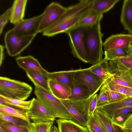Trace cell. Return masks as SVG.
<instances>
[{
	"mask_svg": "<svg viewBox=\"0 0 132 132\" xmlns=\"http://www.w3.org/2000/svg\"><path fill=\"white\" fill-rule=\"evenodd\" d=\"M93 0H81L67 8L65 12L54 25L42 32L44 36L52 37L65 33L75 26L91 10Z\"/></svg>",
	"mask_w": 132,
	"mask_h": 132,
	"instance_id": "cell-1",
	"label": "cell"
},
{
	"mask_svg": "<svg viewBox=\"0 0 132 132\" xmlns=\"http://www.w3.org/2000/svg\"><path fill=\"white\" fill-rule=\"evenodd\" d=\"M101 21L86 26L84 39L86 51L90 64L94 65L103 59L102 37L104 35L101 32Z\"/></svg>",
	"mask_w": 132,
	"mask_h": 132,
	"instance_id": "cell-2",
	"label": "cell"
},
{
	"mask_svg": "<svg viewBox=\"0 0 132 132\" xmlns=\"http://www.w3.org/2000/svg\"><path fill=\"white\" fill-rule=\"evenodd\" d=\"M34 93L38 101L55 119L71 120L68 110L60 100L55 97L50 91L35 85Z\"/></svg>",
	"mask_w": 132,
	"mask_h": 132,
	"instance_id": "cell-3",
	"label": "cell"
},
{
	"mask_svg": "<svg viewBox=\"0 0 132 132\" xmlns=\"http://www.w3.org/2000/svg\"><path fill=\"white\" fill-rule=\"evenodd\" d=\"M32 90L31 86L19 81L1 76L0 95L25 101L30 96Z\"/></svg>",
	"mask_w": 132,
	"mask_h": 132,
	"instance_id": "cell-4",
	"label": "cell"
},
{
	"mask_svg": "<svg viewBox=\"0 0 132 132\" xmlns=\"http://www.w3.org/2000/svg\"><path fill=\"white\" fill-rule=\"evenodd\" d=\"M86 27L75 26L67 31L65 33L69 37L71 52L73 56L84 62L89 63L84 39Z\"/></svg>",
	"mask_w": 132,
	"mask_h": 132,
	"instance_id": "cell-5",
	"label": "cell"
},
{
	"mask_svg": "<svg viewBox=\"0 0 132 132\" xmlns=\"http://www.w3.org/2000/svg\"><path fill=\"white\" fill-rule=\"evenodd\" d=\"M36 36L19 37L15 34L12 29L7 31L4 41L9 55L14 57L20 54L29 45Z\"/></svg>",
	"mask_w": 132,
	"mask_h": 132,
	"instance_id": "cell-6",
	"label": "cell"
},
{
	"mask_svg": "<svg viewBox=\"0 0 132 132\" xmlns=\"http://www.w3.org/2000/svg\"><path fill=\"white\" fill-rule=\"evenodd\" d=\"M106 80L92 72L89 68L77 69L75 77V84H82L89 89L90 96L96 94Z\"/></svg>",
	"mask_w": 132,
	"mask_h": 132,
	"instance_id": "cell-7",
	"label": "cell"
},
{
	"mask_svg": "<svg viewBox=\"0 0 132 132\" xmlns=\"http://www.w3.org/2000/svg\"><path fill=\"white\" fill-rule=\"evenodd\" d=\"M67 10V7L57 3L53 2L50 3L43 13V15L39 27L38 33L43 32L54 25Z\"/></svg>",
	"mask_w": 132,
	"mask_h": 132,
	"instance_id": "cell-8",
	"label": "cell"
},
{
	"mask_svg": "<svg viewBox=\"0 0 132 132\" xmlns=\"http://www.w3.org/2000/svg\"><path fill=\"white\" fill-rule=\"evenodd\" d=\"M43 13L30 18L23 19L12 29L15 34L19 37L36 35L38 33L39 24Z\"/></svg>",
	"mask_w": 132,
	"mask_h": 132,
	"instance_id": "cell-9",
	"label": "cell"
},
{
	"mask_svg": "<svg viewBox=\"0 0 132 132\" xmlns=\"http://www.w3.org/2000/svg\"><path fill=\"white\" fill-rule=\"evenodd\" d=\"M110 71L113 76L110 79L114 83L132 88V77L129 69L114 61L108 62Z\"/></svg>",
	"mask_w": 132,
	"mask_h": 132,
	"instance_id": "cell-10",
	"label": "cell"
},
{
	"mask_svg": "<svg viewBox=\"0 0 132 132\" xmlns=\"http://www.w3.org/2000/svg\"><path fill=\"white\" fill-rule=\"evenodd\" d=\"M32 100L31 107L27 111L30 119L33 122L54 121L55 119L36 98H33Z\"/></svg>",
	"mask_w": 132,
	"mask_h": 132,
	"instance_id": "cell-11",
	"label": "cell"
},
{
	"mask_svg": "<svg viewBox=\"0 0 132 132\" xmlns=\"http://www.w3.org/2000/svg\"><path fill=\"white\" fill-rule=\"evenodd\" d=\"M132 42V34H118L113 35L103 43L105 51L130 46Z\"/></svg>",
	"mask_w": 132,
	"mask_h": 132,
	"instance_id": "cell-12",
	"label": "cell"
},
{
	"mask_svg": "<svg viewBox=\"0 0 132 132\" xmlns=\"http://www.w3.org/2000/svg\"><path fill=\"white\" fill-rule=\"evenodd\" d=\"M15 60L19 67L25 71L31 70L48 76L49 72L42 67L37 59L30 55L17 57Z\"/></svg>",
	"mask_w": 132,
	"mask_h": 132,
	"instance_id": "cell-13",
	"label": "cell"
},
{
	"mask_svg": "<svg viewBox=\"0 0 132 132\" xmlns=\"http://www.w3.org/2000/svg\"><path fill=\"white\" fill-rule=\"evenodd\" d=\"M76 70L49 72V79L55 80L63 84L72 90L75 84L74 80Z\"/></svg>",
	"mask_w": 132,
	"mask_h": 132,
	"instance_id": "cell-14",
	"label": "cell"
},
{
	"mask_svg": "<svg viewBox=\"0 0 132 132\" xmlns=\"http://www.w3.org/2000/svg\"><path fill=\"white\" fill-rule=\"evenodd\" d=\"M60 100L69 112L71 120L81 126L86 127L89 117L81 113L71 100Z\"/></svg>",
	"mask_w": 132,
	"mask_h": 132,
	"instance_id": "cell-15",
	"label": "cell"
},
{
	"mask_svg": "<svg viewBox=\"0 0 132 132\" xmlns=\"http://www.w3.org/2000/svg\"><path fill=\"white\" fill-rule=\"evenodd\" d=\"M48 84L50 91L55 97L60 100L69 99L71 89L65 85L55 80L50 79Z\"/></svg>",
	"mask_w": 132,
	"mask_h": 132,
	"instance_id": "cell-16",
	"label": "cell"
},
{
	"mask_svg": "<svg viewBox=\"0 0 132 132\" xmlns=\"http://www.w3.org/2000/svg\"><path fill=\"white\" fill-rule=\"evenodd\" d=\"M132 106V96L128 97L120 101L107 103L96 107L104 112L111 118L114 112L116 110L124 107Z\"/></svg>",
	"mask_w": 132,
	"mask_h": 132,
	"instance_id": "cell-17",
	"label": "cell"
},
{
	"mask_svg": "<svg viewBox=\"0 0 132 132\" xmlns=\"http://www.w3.org/2000/svg\"><path fill=\"white\" fill-rule=\"evenodd\" d=\"M27 0H15L11 7L10 21L15 25L22 20Z\"/></svg>",
	"mask_w": 132,
	"mask_h": 132,
	"instance_id": "cell-18",
	"label": "cell"
},
{
	"mask_svg": "<svg viewBox=\"0 0 132 132\" xmlns=\"http://www.w3.org/2000/svg\"><path fill=\"white\" fill-rule=\"evenodd\" d=\"M120 20L125 29L132 34V0L124 1Z\"/></svg>",
	"mask_w": 132,
	"mask_h": 132,
	"instance_id": "cell-19",
	"label": "cell"
},
{
	"mask_svg": "<svg viewBox=\"0 0 132 132\" xmlns=\"http://www.w3.org/2000/svg\"><path fill=\"white\" fill-rule=\"evenodd\" d=\"M60 132H90L88 128L71 120L59 119L56 120Z\"/></svg>",
	"mask_w": 132,
	"mask_h": 132,
	"instance_id": "cell-20",
	"label": "cell"
},
{
	"mask_svg": "<svg viewBox=\"0 0 132 132\" xmlns=\"http://www.w3.org/2000/svg\"><path fill=\"white\" fill-rule=\"evenodd\" d=\"M25 71L27 76L35 86L50 91L48 84L49 79L47 76L31 70L28 69Z\"/></svg>",
	"mask_w": 132,
	"mask_h": 132,
	"instance_id": "cell-21",
	"label": "cell"
},
{
	"mask_svg": "<svg viewBox=\"0 0 132 132\" xmlns=\"http://www.w3.org/2000/svg\"><path fill=\"white\" fill-rule=\"evenodd\" d=\"M104 59L108 61L127 58L132 55L130 46L109 50L104 51Z\"/></svg>",
	"mask_w": 132,
	"mask_h": 132,
	"instance_id": "cell-22",
	"label": "cell"
},
{
	"mask_svg": "<svg viewBox=\"0 0 132 132\" xmlns=\"http://www.w3.org/2000/svg\"><path fill=\"white\" fill-rule=\"evenodd\" d=\"M88 68L93 73L105 80L113 76L109 69L108 61L104 59Z\"/></svg>",
	"mask_w": 132,
	"mask_h": 132,
	"instance_id": "cell-23",
	"label": "cell"
},
{
	"mask_svg": "<svg viewBox=\"0 0 132 132\" xmlns=\"http://www.w3.org/2000/svg\"><path fill=\"white\" fill-rule=\"evenodd\" d=\"M32 99L27 101L12 98L0 95V104L4 105L27 111L31 105Z\"/></svg>",
	"mask_w": 132,
	"mask_h": 132,
	"instance_id": "cell-24",
	"label": "cell"
},
{
	"mask_svg": "<svg viewBox=\"0 0 132 132\" xmlns=\"http://www.w3.org/2000/svg\"><path fill=\"white\" fill-rule=\"evenodd\" d=\"M120 0H93L91 10L103 14L112 8Z\"/></svg>",
	"mask_w": 132,
	"mask_h": 132,
	"instance_id": "cell-25",
	"label": "cell"
},
{
	"mask_svg": "<svg viewBox=\"0 0 132 132\" xmlns=\"http://www.w3.org/2000/svg\"><path fill=\"white\" fill-rule=\"evenodd\" d=\"M94 114L107 132H115L112 119L104 112L96 108Z\"/></svg>",
	"mask_w": 132,
	"mask_h": 132,
	"instance_id": "cell-26",
	"label": "cell"
},
{
	"mask_svg": "<svg viewBox=\"0 0 132 132\" xmlns=\"http://www.w3.org/2000/svg\"><path fill=\"white\" fill-rule=\"evenodd\" d=\"M75 84L74 87L71 90V94L69 99H81L91 97L90 91L87 87L80 84Z\"/></svg>",
	"mask_w": 132,
	"mask_h": 132,
	"instance_id": "cell-27",
	"label": "cell"
},
{
	"mask_svg": "<svg viewBox=\"0 0 132 132\" xmlns=\"http://www.w3.org/2000/svg\"><path fill=\"white\" fill-rule=\"evenodd\" d=\"M0 111L7 115L19 118L30 122L27 111L4 105L0 104Z\"/></svg>",
	"mask_w": 132,
	"mask_h": 132,
	"instance_id": "cell-28",
	"label": "cell"
},
{
	"mask_svg": "<svg viewBox=\"0 0 132 132\" xmlns=\"http://www.w3.org/2000/svg\"><path fill=\"white\" fill-rule=\"evenodd\" d=\"M103 14H100L91 10L85 15L76 26H87L93 24L101 21Z\"/></svg>",
	"mask_w": 132,
	"mask_h": 132,
	"instance_id": "cell-29",
	"label": "cell"
},
{
	"mask_svg": "<svg viewBox=\"0 0 132 132\" xmlns=\"http://www.w3.org/2000/svg\"><path fill=\"white\" fill-rule=\"evenodd\" d=\"M106 87L110 90L125 95L128 97L132 96V88L119 85L114 83L110 78L104 83Z\"/></svg>",
	"mask_w": 132,
	"mask_h": 132,
	"instance_id": "cell-30",
	"label": "cell"
},
{
	"mask_svg": "<svg viewBox=\"0 0 132 132\" xmlns=\"http://www.w3.org/2000/svg\"><path fill=\"white\" fill-rule=\"evenodd\" d=\"M0 118L1 120L16 125L26 127L31 129V122L22 119L7 115L0 111Z\"/></svg>",
	"mask_w": 132,
	"mask_h": 132,
	"instance_id": "cell-31",
	"label": "cell"
},
{
	"mask_svg": "<svg viewBox=\"0 0 132 132\" xmlns=\"http://www.w3.org/2000/svg\"><path fill=\"white\" fill-rule=\"evenodd\" d=\"M54 121L50 120L45 121L31 122L32 132H50L53 125Z\"/></svg>",
	"mask_w": 132,
	"mask_h": 132,
	"instance_id": "cell-32",
	"label": "cell"
},
{
	"mask_svg": "<svg viewBox=\"0 0 132 132\" xmlns=\"http://www.w3.org/2000/svg\"><path fill=\"white\" fill-rule=\"evenodd\" d=\"M0 126L7 132H32L29 128L16 125L1 119Z\"/></svg>",
	"mask_w": 132,
	"mask_h": 132,
	"instance_id": "cell-33",
	"label": "cell"
},
{
	"mask_svg": "<svg viewBox=\"0 0 132 132\" xmlns=\"http://www.w3.org/2000/svg\"><path fill=\"white\" fill-rule=\"evenodd\" d=\"M86 127L92 128L96 132H107L94 114L89 117Z\"/></svg>",
	"mask_w": 132,
	"mask_h": 132,
	"instance_id": "cell-34",
	"label": "cell"
},
{
	"mask_svg": "<svg viewBox=\"0 0 132 132\" xmlns=\"http://www.w3.org/2000/svg\"><path fill=\"white\" fill-rule=\"evenodd\" d=\"M103 85L104 86L108 95V102H113L119 101L128 97L120 93L110 90L106 87L104 83Z\"/></svg>",
	"mask_w": 132,
	"mask_h": 132,
	"instance_id": "cell-35",
	"label": "cell"
},
{
	"mask_svg": "<svg viewBox=\"0 0 132 132\" xmlns=\"http://www.w3.org/2000/svg\"><path fill=\"white\" fill-rule=\"evenodd\" d=\"M100 90V93L98 96L96 107L109 102L108 95L103 84Z\"/></svg>",
	"mask_w": 132,
	"mask_h": 132,
	"instance_id": "cell-36",
	"label": "cell"
},
{
	"mask_svg": "<svg viewBox=\"0 0 132 132\" xmlns=\"http://www.w3.org/2000/svg\"><path fill=\"white\" fill-rule=\"evenodd\" d=\"M132 114V106L124 107L115 111L113 113L111 118L113 115L119 116L128 118Z\"/></svg>",
	"mask_w": 132,
	"mask_h": 132,
	"instance_id": "cell-37",
	"label": "cell"
},
{
	"mask_svg": "<svg viewBox=\"0 0 132 132\" xmlns=\"http://www.w3.org/2000/svg\"><path fill=\"white\" fill-rule=\"evenodd\" d=\"M11 7L8 9L0 16V35L2 33L4 27L10 20L11 15Z\"/></svg>",
	"mask_w": 132,
	"mask_h": 132,
	"instance_id": "cell-38",
	"label": "cell"
},
{
	"mask_svg": "<svg viewBox=\"0 0 132 132\" xmlns=\"http://www.w3.org/2000/svg\"><path fill=\"white\" fill-rule=\"evenodd\" d=\"M113 61L129 69H132V55L127 58L118 59Z\"/></svg>",
	"mask_w": 132,
	"mask_h": 132,
	"instance_id": "cell-39",
	"label": "cell"
},
{
	"mask_svg": "<svg viewBox=\"0 0 132 132\" xmlns=\"http://www.w3.org/2000/svg\"><path fill=\"white\" fill-rule=\"evenodd\" d=\"M98 96V95L96 94L92 97L88 110V115L89 117L94 114L96 109Z\"/></svg>",
	"mask_w": 132,
	"mask_h": 132,
	"instance_id": "cell-40",
	"label": "cell"
},
{
	"mask_svg": "<svg viewBox=\"0 0 132 132\" xmlns=\"http://www.w3.org/2000/svg\"><path fill=\"white\" fill-rule=\"evenodd\" d=\"M115 132H132V130L126 128L122 126L116 124L113 122Z\"/></svg>",
	"mask_w": 132,
	"mask_h": 132,
	"instance_id": "cell-41",
	"label": "cell"
},
{
	"mask_svg": "<svg viewBox=\"0 0 132 132\" xmlns=\"http://www.w3.org/2000/svg\"><path fill=\"white\" fill-rule=\"evenodd\" d=\"M122 127L127 129L132 130V114L127 118Z\"/></svg>",
	"mask_w": 132,
	"mask_h": 132,
	"instance_id": "cell-42",
	"label": "cell"
},
{
	"mask_svg": "<svg viewBox=\"0 0 132 132\" xmlns=\"http://www.w3.org/2000/svg\"><path fill=\"white\" fill-rule=\"evenodd\" d=\"M4 46L1 45H0V66L2 64L4 59Z\"/></svg>",
	"mask_w": 132,
	"mask_h": 132,
	"instance_id": "cell-43",
	"label": "cell"
},
{
	"mask_svg": "<svg viewBox=\"0 0 132 132\" xmlns=\"http://www.w3.org/2000/svg\"><path fill=\"white\" fill-rule=\"evenodd\" d=\"M50 132H60L59 129L55 126H53L51 127Z\"/></svg>",
	"mask_w": 132,
	"mask_h": 132,
	"instance_id": "cell-44",
	"label": "cell"
},
{
	"mask_svg": "<svg viewBox=\"0 0 132 132\" xmlns=\"http://www.w3.org/2000/svg\"><path fill=\"white\" fill-rule=\"evenodd\" d=\"M0 132H7L0 126Z\"/></svg>",
	"mask_w": 132,
	"mask_h": 132,
	"instance_id": "cell-45",
	"label": "cell"
},
{
	"mask_svg": "<svg viewBox=\"0 0 132 132\" xmlns=\"http://www.w3.org/2000/svg\"><path fill=\"white\" fill-rule=\"evenodd\" d=\"M87 128L89 130L90 132H96L92 128Z\"/></svg>",
	"mask_w": 132,
	"mask_h": 132,
	"instance_id": "cell-46",
	"label": "cell"
},
{
	"mask_svg": "<svg viewBox=\"0 0 132 132\" xmlns=\"http://www.w3.org/2000/svg\"><path fill=\"white\" fill-rule=\"evenodd\" d=\"M129 71L130 72V73L131 76L132 77V69H129Z\"/></svg>",
	"mask_w": 132,
	"mask_h": 132,
	"instance_id": "cell-47",
	"label": "cell"
},
{
	"mask_svg": "<svg viewBox=\"0 0 132 132\" xmlns=\"http://www.w3.org/2000/svg\"><path fill=\"white\" fill-rule=\"evenodd\" d=\"M130 46L131 47H132V42L131 43L130 45Z\"/></svg>",
	"mask_w": 132,
	"mask_h": 132,
	"instance_id": "cell-48",
	"label": "cell"
},
{
	"mask_svg": "<svg viewBox=\"0 0 132 132\" xmlns=\"http://www.w3.org/2000/svg\"><path fill=\"white\" fill-rule=\"evenodd\" d=\"M131 50H132V47H131Z\"/></svg>",
	"mask_w": 132,
	"mask_h": 132,
	"instance_id": "cell-49",
	"label": "cell"
}]
</instances>
